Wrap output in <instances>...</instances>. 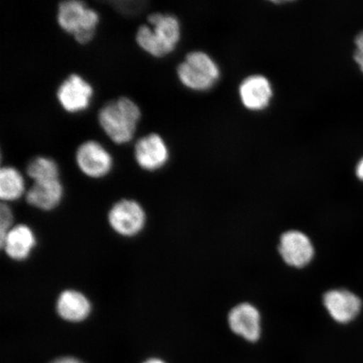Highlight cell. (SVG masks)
I'll list each match as a JSON object with an SVG mask.
<instances>
[{"mask_svg": "<svg viewBox=\"0 0 363 363\" xmlns=\"http://www.w3.org/2000/svg\"><path fill=\"white\" fill-rule=\"evenodd\" d=\"M324 306L340 324L350 323L360 314L362 299L347 289L330 290L324 295Z\"/></svg>", "mask_w": 363, "mask_h": 363, "instance_id": "9", "label": "cell"}, {"mask_svg": "<svg viewBox=\"0 0 363 363\" xmlns=\"http://www.w3.org/2000/svg\"><path fill=\"white\" fill-rule=\"evenodd\" d=\"M108 224L118 235L133 238L144 229L147 216L144 208L133 199H121L111 207L108 215Z\"/></svg>", "mask_w": 363, "mask_h": 363, "instance_id": "5", "label": "cell"}, {"mask_svg": "<svg viewBox=\"0 0 363 363\" xmlns=\"http://www.w3.org/2000/svg\"><path fill=\"white\" fill-rule=\"evenodd\" d=\"M56 308L59 317L71 323L87 320L92 311L89 299L74 289H67L59 295Z\"/></svg>", "mask_w": 363, "mask_h": 363, "instance_id": "13", "label": "cell"}, {"mask_svg": "<svg viewBox=\"0 0 363 363\" xmlns=\"http://www.w3.org/2000/svg\"><path fill=\"white\" fill-rule=\"evenodd\" d=\"M279 252L287 264L302 267L314 257V247L310 238L298 230H290L281 237Z\"/></svg>", "mask_w": 363, "mask_h": 363, "instance_id": "10", "label": "cell"}, {"mask_svg": "<svg viewBox=\"0 0 363 363\" xmlns=\"http://www.w3.org/2000/svg\"><path fill=\"white\" fill-rule=\"evenodd\" d=\"M142 111L133 99L120 97L104 104L98 113V122L113 143L124 145L133 139Z\"/></svg>", "mask_w": 363, "mask_h": 363, "instance_id": "2", "label": "cell"}, {"mask_svg": "<svg viewBox=\"0 0 363 363\" xmlns=\"http://www.w3.org/2000/svg\"><path fill=\"white\" fill-rule=\"evenodd\" d=\"M181 38V26L177 17L170 13H152L147 24L138 27L135 42L145 52L162 58L174 51Z\"/></svg>", "mask_w": 363, "mask_h": 363, "instance_id": "1", "label": "cell"}, {"mask_svg": "<svg viewBox=\"0 0 363 363\" xmlns=\"http://www.w3.org/2000/svg\"><path fill=\"white\" fill-rule=\"evenodd\" d=\"M356 174L357 178L363 181V157L358 162L356 167Z\"/></svg>", "mask_w": 363, "mask_h": 363, "instance_id": "21", "label": "cell"}, {"mask_svg": "<svg viewBox=\"0 0 363 363\" xmlns=\"http://www.w3.org/2000/svg\"><path fill=\"white\" fill-rule=\"evenodd\" d=\"M13 216L7 203H1L0 206V240L13 228Z\"/></svg>", "mask_w": 363, "mask_h": 363, "instance_id": "18", "label": "cell"}, {"mask_svg": "<svg viewBox=\"0 0 363 363\" xmlns=\"http://www.w3.org/2000/svg\"><path fill=\"white\" fill-rule=\"evenodd\" d=\"M356 48L353 57L363 72V30L358 33L355 38Z\"/></svg>", "mask_w": 363, "mask_h": 363, "instance_id": "19", "label": "cell"}, {"mask_svg": "<svg viewBox=\"0 0 363 363\" xmlns=\"http://www.w3.org/2000/svg\"><path fill=\"white\" fill-rule=\"evenodd\" d=\"M143 363H167V362L160 359V358L151 357V358H149V359L144 361Z\"/></svg>", "mask_w": 363, "mask_h": 363, "instance_id": "22", "label": "cell"}, {"mask_svg": "<svg viewBox=\"0 0 363 363\" xmlns=\"http://www.w3.org/2000/svg\"><path fill=\"white\" fill-rule=\"evenodd\" d=\"M182 84L194 91H206L220 78V69L210 56L203 52L187 54L177 68Z\"/></svg>", "mask_w": 363, "mask_h": 363, "instance_id": "4", "label": "cell"}, {"mask_svg": "<svg viewBox=\"0 0 363 363\" xmlns=\"http://www.w3.org/2000/svg\"><path fill=\"white\" fill-rule=\"evenodd\" d=\"M56 95L63 110L77 113L89 107L94 96V88L83 77L72 74L58 86Z\"/></svg>", "mask_w": 363, "mask_h": 363, "instance_id": "7", "label": "cell"}, {"mask_svg": "<svg viewBox=\"0 0 363 363\" xmlns=\"http://www.w3.org/2000/svg\"><path fill=\"white\" fill-rule=\"evenodd\" d=\"M169 147L157 133L144 135L135 143V160L145 171L155 172L162 169L169 162Z\"/></svg>", "mask_w": 363, "mask_h": 363, "instance_id": "8", "label": "cell"}, {"mask_svg": "<svg viewBox=\"0 0 363 363\" xmlns=\"http://www.w3.org/2000/svg\"><path fill=\"white\" fill-rule=\"evenodd\" d=\"M239 93L244 106L251 111L267 108L272 96L270 82L261 75H253L243 80Z\"/></svg>", "mask_w": 363, "mask_h": 363, "instance_id": "14", "label": "cell"}, {"mask_svg": "<svg viewBox=\"0 0 363 363\" xmlns=\"http://www.w3.org/2000/svg\"><path fill=\"white\" fill-rule=\"evenodd\" d=\"M50 363H84L74 357H62Z\"/></svg>", "mask_w": 363, "mask_h": 363, "instance_id": "20", "label": "cell"}, {"mask_svg": "<svg viewBox=\"0 0 363 363\" xmlns=\"http://www.w3.org/2000/svg\"><path fill=\"white\" fill-rule=\"evenodd\" d=\"M26 174L36 183L59 179L60 172L57 163L52 158L38 156L31 159L27 164Z\"/></svg>", "mask_w": 363, "mask_h": 363, "instance_id": "17", "label": "cell"}, {"mask_svg": "<svg viewBox=\"0 0 363 363\" xmlns=\"http://www.w3.org/2000/svg\"><path fill=\"white\" fill-rule=\"evenodd\" d=\"M57 21L66 33L74 36L77 43L88 44L94 38L99 23V13L80 0L59 3Z\"/></svg>", "mask_w": 363, "mask_h": 363, "instance_id": "3", "label": "cell"}, {"mask_svg": "<svg viewBox=\"0 0 363 363\" xmlns=\"http://www.w3.org/2000/svg\"><path fill=\"white\" fill-rule=\"evenodd\" d=\"M26 192L25 179L19 170L11 166L0 170V198L3 203L17 201Z\"/></svg>", "mask_w": 363, "mask_h": 363, "instance_id": "16", "label": "cell"}, {"mask_svg": "<svg viewBox=\"0 0 363 363\" xmlns=\"http://www.w3.org/2000/svg\"><path fill=\"white\" fill-rule=\"evenodd\" d=\"M75 162L82 174L91 179H102L113 169V157L102 144L94 140L82 143L75 152Z\"/></svg>", "mask_w": 363, "mask_h": 363, "instance_id": "6", "label": "cell"}, {"mask_svg": "<svg viewBox=\"0 0 363 363\" xmlns=\"http://www.w3.org/2000/svg\"><path fill=\"white\" fill-rule=\"evenodd\" d=\"M62 197L63 187L60 179L36 182L26 193L27 203L44 211L56 208Z\"/></svg>", "mask_w": 363, "mask_h": 363, "instance_id": "15", "label": "cell"}, {"mask_svg": "<svg viewBox=\"0 0 363 363\" xmlns=\"http://www.w3.org/2000/svg\"><path fill=\"white\" fill-rule=\"evenodd\" d=\"M229 325L235 334L248 342H255L261 335V316L255 307L250 303H240L231 310Z\"/></svg>", "mask_w": 363, "mask_h": 363, "instance_id": "11", "label": "cell"}, {"mask_svg": "<svg viewBox=\"0 0 363 363\" xmlns=\"http://www.w3.org/2000/svg\"><path fill=\"white\" fill-rule=\"evenodd\" d=\"M36 244L33 229L26 225H17L0 240L1 248L13 261H25L30 256Z\"/></svg>", "mask_w": 363, "mask_h": 363, "instance_id": "12", "label": "cell"}]
</instances>
